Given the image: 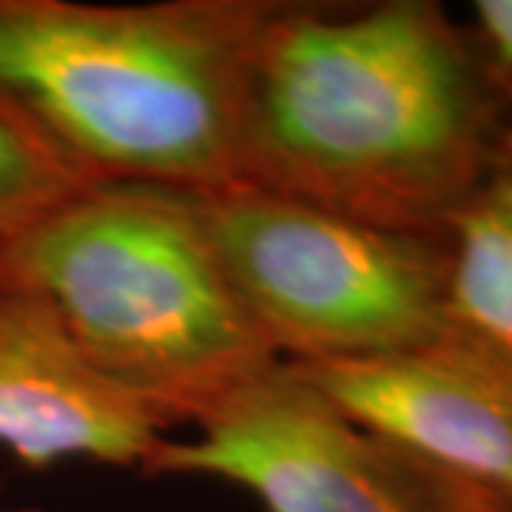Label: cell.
<instances>
[{
  "label": "cell",
  "instance_id": "cell-2",
  "mask_svg": "<svg viewBox=\"0 0 512 512\" xmlns=\"http://www.w3.org/2000/svg\"><path fill=\"white\" fill-rule=\"evenodd\" d=\"M265 0H0V103L83 188L208 194L237 180Z\"/></svg>",
  "mask_w": 512,
  "mask_h": 512
},
{
  "label": "cell",
  "instance_id": "cell-5",
  "mask_svg": "<svg viewBox=\"0 0 512 512\" xmlns=\"http://www.w3.org/2000/svg\"><path fill=\"white\" fill-rule=\"evenodd\" d=\"M194 427L143 473L228 481L265 512H512L510 498L350 419L282 359Z\"/></svg>",
  "mask_w": 512,
  "mask_h": 512
},
{
  "label": "cell",
  "instance_id": "cell-11",
  "mask_svg": "<svg viewBox=\"0 0 512 512\" xmlns=\"http://www.w3.org/2000/svg\"><path fill=\"white\" fill-rule=\"evenodd\" d=\"M0 512H43V510H35V507H0Z\"/></svg>",
  "mask_w": 512,
  "mask_h": 512
},
{
  "label": "cell",
  "instance_id": "cell-4",
  "mask_svg": "<svg viewBox=\"0 0 512 512\" xmlns=\"http://www.w3.org/2000/svg\"><path fill=\"white\" fill-rule=\"evenodd\" d=\"M239 305L276 359L336 365L447 333V245L254 185L197 194Z\"/></svg>",
  "mask_w": 512,
  "mask_h": 512
},
{
  "label": "cell",
  "instance_id": "cell-7",
  "mask_svg": "<svg viewBox=\"0 0 512 512\" xmlns=\"http://www.w3.org/2000/svg\"><path fill=\"white\" fill-rule=\"evenodd\" d=\"M157 413L77 353L55 311L0 271V447L29 470L66 458L146 470L168 436Z\"/></svg>",
  "mask_w": 512,
  "mask_h": 512
},
{
  "label": "cell",
  "instance_id": "cell-1",
  "mask_svg": "<svg viewBox=\"0 0 512 512\" xmlns=\"http://www.w3.org/2000/svg\"><path fill=\"white\" fill-rule=\"evenodd\" d=\"M512 143V86L439 3H271L242 80L237 180L444 237Z\"/></svg>",
  "mask_w": 512,
  "mask_h": 512
},
{
  "label": "cell",
  "instance_id": "cell-10",
  "mask_svg": "<svg viewBox=\"0 0 512 512\" xmlns=\"http://www.w3.org/2000/svg\"><path fill=\"white\" fill-rule=\"evenodd\" d=\"M478 46L495 74L512 86V0H478L473 6Z\"/></svg>",
  "mask_w": 512,
  "mask_h": 512
},
{
  "label": "cell",
  "instance_id": "cell-8",
  "mask_svg": "<svg viewBox=\"0 0 512 512\" xmlns=\"http://www.w3.org/2000/svg\"><path fill=\"white\" fill-rule=\"evenodd\" d=\"M447 330L512 362V143L444 228Z\"/></svg>",
  "mask_w": 512,
  "mask_h": 512
},
{
  "label": "cell",
  "instance_id": "cell-6",
  "mask_svg": "<svg viewBox=\"0 0 512 512\" xmlns=\"http://www.w3.org/2000/svg\"><path fill=\"white\" fill-rule=\"evenodd\" d=\"M288 365L350 419L512 501V362L441 339L382 359Z\"/></svg>",
  "mask_w": 512,
  "mask_h": 512
},
{
  "label": "cell",
  "instance_id": "cell-3",
  "mask_svg": "<svg viewBox=\"0 0 512 512\" xmlns=\"http://www.w3.org/2000/svg\"><path fill=\"white\" fill-rule=\"evenodd\" d=\"M100 379L171 427L276 365L208 239L197 194L89 185L0 242Z\"/></svg>",
  "mask_w": 512,
  "mask_h": 512
},
{
  "label": "cell",
  "instance_id": "cell-9",
  "mask_svg": "<svg viewBox=\"0 0 512 512\" xmlns=\"http://www.w3.org/2000/svg\"><path fill=\"white\" fill-rule=\"evenodd\" d=\"M83 185L0 103V242L29 228Z\"/></svg>",
  "mask_w": 512,
  "mask_h": 512
}]
</instances>
